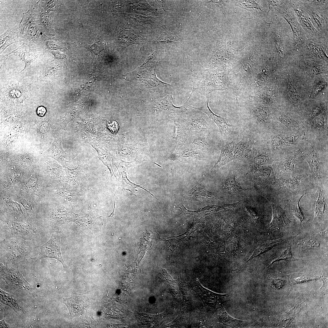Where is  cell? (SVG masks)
Wrapping results in <instances>:
<instances>
[{"label":"cell","mask_w":328,"mask_h":328,"mask_svg":"<svg viewBox=\"0 0 328 328\" xmlns=\"http://www.w3.org/2000/svg\"><path fill=\"white\" fill-rule=\"evenodd\" d=\"M272 22L269 25L271 47L280 63L289 56L298 53L294 46L292 31L286 20L277 12Z\"/></svg>","instance_id":"obj_1"},{"label":"cell","mask_w":328,"mask_h":328,"mask_svg":"<svg viewBox=\"0 0 328 328\" xmlns=\"http://www.w3.org/2000/svg\"><path fill=\"white\" fill-rule=\"evenodd\" d=\"M0 216V235H3L4 239L20 237L33 241L39 235L41 227L46 224L40 219Z\"/></svg>","instance_id":"obj_2"},{"label":"cell","mask_w":328,"mask_h":328,"mask_svg":"<svg viewBox=\"0 0 328 328\" xmlns=\"http://www.w3.org/2000/svg\"><path fill=\"white\" fill-rule=\"evenodd\" d=\"M308 137L301 149L305 160L310 167L313 183L316 186L319 184L328 185V159L324 158L323 142Z\"/></svg>","instance_id":"obj_3"},{"label":"cell","mask_w":328,"mask_h":328,"mask_svg":"<svg viewBox=\"0 0 328 328\" xmlns=\"http://www.w3.org/2000/svg\"><path fill=\"white\" fill-rule=\"evenodd\" d=\"M20 24V39L30 48L45 49V31L41 24L39 9L32 7L23 13Z\"/></svg>","instance_id":"obj_4"},{"label":"cell","mask_w":328,"mask_h":328,"mask_svg":"<svg viewBox=\"0 0 328 328\" xmlns=\"http://www.w3.org/2000/svg\"><path fill=\"white\" fill-rule=\"evenodd\" d=\"M53 195L40 201V216L45 223L50 227L53 231L62 225L70 222H75L76 214L60 202Z\"/></svg>","instance_id":"obj_5"},{"label":"cell","mask_w":328,"mask_h":328,"mask_svg":"<svg viewBox=\"0 0 328 328\" xmlns=\"http://www.w3.org/2000/svg\"><path fill=\"white\" fill-rule=\"evenodd\" d=\"M32 241L20 237L4 239L0 242V260L9 267H18L30 257L33 248Z\"/></svg>","instance_id":"obj_6"},{"label":"cell","mask_w":328,"mask_h":328,"mask_svg":"<svg viewBox=\"0 0 328 328\" xmlns=\"http://www.w3.org/2000/svg\"><path fill=\"white\" fill-rule=\"evenodd\" d=\"M59 185L50 179L44 172H30L25 176L13 189L32 195L41 201L54 195V189Z\"/></svg>","instance_id":"obj_7"},{"label":"cell","mask_w":328,"mask_h":328,"mask_svg":"<svg viewBox=\"0 0 328 328\" xmlns=\"http://www.w3.org/2000/svg\"><path fill=\"white\" fill-rule=\"evenodd\" d=\"M273 185L283 195L284 199L288 200L294 196L306 195L313 187L310 174L307 173L295 174L285 178H276Z\"/></svg>","instance_id":"obj_8"},{"label":"cell","mask_w":328,"mask_h":328,"mask_svg":"<svg viewBox=\"0 0 328 328\" xmlns=\"http://www.w3.org/2000/svg\"><path fill=\"white\" fill-rule=\"evenodd\" d=\"M188 110L179 114V116L184 124L190 135L196 134L209 135L218 132L210 121L205 116L204 113L196 110L188 104Z\"/></svg>","instance_id":"obj_9"},{"label":"cell","mask_w":328,"mask_h":328,"mask_svg":"<svg viewBox=\"0 0 328 328\" xmlns=\"http://www.w3.org/2000/svg\"><path fill=\"white\" fill-rule=\"evenodd\" d=\"M305 160L301 148L286 152L274 160L272 166L276 178H285L293 176L295 165Z\"/></svg>","instance_id":"obj_10"},{"label":"cell","mask_w":328,"mask_h":328,"mask_svg":"<svg viewBox=\"0 0 328 328\" xmlns=\"http://www.w3.org/2000/svg\"><path fill=\"white\" fill-rule=\"evenodd\" d=\"M301 1L315 29L322 38L328 40V5H315Z\"/></svg>","instance_id":"obj_11"},{"label":"cell","mask_w":328,"mask_h":328,"mask_svg":"<svg viewBox=\"0 0 328 328\" xmlns=\"http://www.w3.org/2000/svg\"><path fill=\"white\" fill-rule=\"evenodd\" d=\"M191 290L199 296L203 302L207 312L213 315L220 305L229 300L227 294H219L203 286L197 279L190 284Z\"/></svg>","instance_id":"obj_12"},{"label":"cell","mask_w":328,"mask_h":328,"mask_svg":"<svg viewBox=\"0 0 328 328\" xmlns=\"http://www.w3.org/2000/svg\"><path fill=\"white\" fill-rule=\"evenodd\" d=\"M60 238V232L57 230L53 231L50 239L43 246L39 255L35 257H30L26 261L35 264L38 263L42 258H53L61 263L64 269H67L68 267L64 261L61 252Z\"/></svg>","instance_id":"obj_13"},{"label":"cell","mask_w":328,"mask_h":328,"mask_svg":"<svg viewBox=\"0 0 328 328\" xmlns=\"http://www.w3.org/2000/svg\"><path fill=\"white\" fill-rule=\"evenodd\" d=\"M220 73H210L204 71L197 74L192 80L193 87L198 90L201 95H207L214 90H220L223 86V76Z\"/></svg>","instance_id":"obj_14"},{"label":"cell","mask_w":328,"mask_h":328,"mask_svg":"<svg viewBox=\"0 0 328 328\" xmlns=\"http://www.w3.org/2000/svg\"><path fill=\"white\" fill-rule=\"evenodd\" d=\"M277 12L289 25L292 32L294 46L296 49L299 51L307 38L288 0L286 4Z\"/></svg>","instance_id":"obj_15"},{"label":"cell","mask_w":328,"mask_h":328,"mask_svg":"<svg viewBox=\"0 0 328 328\" xmlns=\"http://www.w3.org/2000/svg\"><path fill=\"white\" fill-rule=\"evenodd\" d=\"M288 1L307 39L328 44V40L322 38L313 26L309 15L303 8L301 0Z\"/></svg>","instance_id":"obj_16"},{"label":"cell","mask_w":328,"mask_h":328,"mask_svg":"<svg viewBox=\"0 0 328 328\" xmlns=\"http://www.w3.org/2000/svg\"><path fill=\"white\" fill-rule=\"evenodd\" d=\"M316 193L311 197L312 209L314 213L313 222H322L328 219V185L320 184L316 185Z\"/></svg>","instance_id":"obj_17"},{"label":"cell","mask_w":328,"mask_h":328,"mask_svg":"<svg viewBox=\"0 0 328 328\" xmlns=\"http://www.w3.org/2000/svg\"><path fill=\"white\" fill-rule=\"evenodd\" d=\"M11 194L12 199L21 205L29 217L33 219H41L40 200L39 198L14 189Z\"/></svg>","instance_id":"obj_18"},{"label":"cell","mask_w":328,"mask_h":328,"mask_svg":"<svg viewBox=\"0 0 328 328\" xmlns=\"http://www.w3.org/2000/svg\"><path fill=\"white\" fill-rule=\"evenodd\" d=\"M276 118L272 121V129L289 133L307 131V126L302 119L282 113Z\"/></svg>","instance_id":"obj_19"},{"label":"cell","mask_w":328,"mask_h":328,"mask_svg":"<svg viewBox=\"0 0 328 328\" xmlns=\"http://www.w3.org/2000/svg\"><path fill=\"white\" fill-rule=\"evenodd\" d=\"M0 277L8 285L24 289L32 295L33 289L20 273L18 267H9L7 262L0 260Z\"/></svg>","instance_id":"obj_20"},{"label":"cell","mask_w":328,"mask_h":328,"mask_svg":"<svg viewBox=\"0 0 328 328\" xmlns=\"http://www.w3.org/2000/svg\"><path fill=\"white\" fill-rule=\"evenodd\" d=\"M173 160H177L184 163H192L203 161L207 159V154L186 144L173 150L169 157Z\"/></svg>","instance_id":"obj_21"},{"label":"cell","mask_w":328,"mask_h":328,"mask_svg":"<svg viewBox=\"0 0 328 328\" xmlns=\"http://www.w3.org/2000/svg\"><path fill=\"white\" fill-rule=\"evenodd\" d=\"M192 108L196 110L202 112L208 115L210 119L216 124L220 134V143L223 145L229 139L233 130V126L228 123L222 117L217 115L213 112L208 105V100L201 107Z\"/></svg>","instance_id":"obj_22"},{"label":"cell","mask_w":328,"mask_h":328,"mask_svg":"<svg viewBox=\"0 0 328 328\" xmlns=\"http://www.w3.org/2000/svg\"><path fill=\"white\" fill-rule=\"evenodd\" d=\"M164 280L168 285L173 296L179 304L187 301L189 285L181 275L176 280H173L167 274L163 276Z\"/></svg>","instance_id":"obj_23"},{"label":"cell","mask_w":328,"mask_h":328,"mask_svg":"<svg viewBox=\"0 0 328 328\" xmlns=\"http://www.w3.org/2000/svg\"><path fill=\"white\" fill-rule=\"evenodd\" d=\"M193 92H192L186 101L181 106H175L173 102L172 93L168 94L163 97L157 99L154 103V108L156 112L161 115L168 116L171 114H181L189 110L187 102Z\"/></svg>","instance_id":"obj_24"},{"label":"cell","mask_w":328,"mask_h":328,"mask_svg":"<svg viewBox=\"0 0 328 328\" xmlns=\"http://www.w3.org/2000/svg\"><path fill=\"white\" fill-rule=\"evenodd\" d=\"M22 208L20 204L12 199L11 193L0 194V215L21 219L29 217Z\"/></svg>","instance_id":"obj_25"},{"label":"cell","mask_w":328,"mask_h":328,"mask_svg":"<svg viewBox=\"0 0 328 328\" xmlns=\"http://www.w3.org/2000/svg\"><path fill=\"white\" fill-rule=\"evenodd\" d=\"M266 197L270 203L273 211L272 220L268 225L269 228L272 230L282 228L293 223L287 217L278 197L267 196Z\"/></svg>","instance_id":"obj_26"},{"label":"cell","mask_w":328,"mask_h":328,"mask_svg":"<svg viewBox=\"0 0 328 328\" xmlns=\"http://www.w3.org/2000/svg\"><path fill=\"white\" fill-rule=\"evenodd\" d=\"M28 173L12 168L9 171L1 172L0 176V194H10L15 185Z\"/></svg>","instance_id":"obj_27"},{"label":"cell","mask_w":328,"mask_h":328,"mask_svg":"<svg viewBox=\"0 0 328 328\" xmlns=\"http://www.w3.org/2000/svg\"><path fill=\"white\" fill-rule=\"evenodd\" d=\"M248 157L250 160L251 171H253L262 167L272 166L274 158L268 149L258 150L252 148Z\"/></svg>","instance_id":"obj_28"},{"label":"cell","mask_w":328,"mask_h":328,"mask_svg":"<svg viewBox=\"0 0 328 328\" xmlns=\"http://www.w3.org/2000/svg\"><path fill=\"white\" fill-rule=\"evenodd\" d=\"M172 120L175 128L174 137L175 145L173 150V151L185 144L189 137L190 134L181 119L179 114H176L175 115L172 117Z\"/></svg>","instance_id":"obj_29"},{"label":"cell","mask_w":328,"mask_h":328,"mask_svg":"<svg viewBox=\"0 0 328 328\" xmlns=\"http://www.w3.org/2000/svg\"><path fill=\"white\" fill-rule=\"evenodd\" d=\"M328 44L307 39L299 53L311 54L321 59H327L326 52H328Z\"/></svg>","instance_id":"obj_30"},{"label":"cell","mask_w":328,"mask_h":328,"mask_svg":"<svg viewBox=\"0 0 328 328\" xmlns=\"http://www.w3.org/2000/svg\"><path fill=\"white\" fill-rule=\"evenodd\" d=\"M54 194L67 200L73 208L79 201L81 194L80 190L69 184L57 186L55 189Z\"/></svg>","instance_id":"obj_31"},{"label":"cell","mask_w":328,"mask_h":328,"mask_svg":"<svg viewBox=\"0 0 328 328\" xmlns=\"http://www.w3.org/2000/svg\"><path fill=\"white\" fill-rule=\"evenodd\" d=\"M254 173L256 181L263 189L269 185H273L276 176L272 166H266L252 171Z\"/></svg>","instance_id":"obj_32"},{"label":"cell","mask_w":328,"mask_h":328,"mask_svg":"<svg viewBox=\"0 0 328 328\" xmlns=\"http://www.w3.org/2000/svg\"><path fill=\"white\" fill-rule=\"evenodd\" d=\"M65 171L67 177L68 184L70 186L80 190L85 184L87 179L86 172L84 168L79 166L73 169L65 167Z\"/></svg>","instance_id":"obj_33"},{"label":"cell","mask_w":328,"mask_h":328,"mask_svg":"<svg viewBox=\"0 0 328 328\" xmlns=\"http://www.w3.org/2000/svg\"><path fill=\"white\" fill-rule=\"evenodd\" d=\"M185 144L193 147L207 154L211 150V146L209 135L203 134L190 135Z\"/></svg>","instance_id":"obj_34"},{"label":"cell","mask_w":328,"mask_h":328,"mask_svg":"<svg viewBox=\"0 0 328 328\" xmlns=\"http://www.w3.org/2000/svg\"><path fill=\"white\" fill-rule=\"evenodd\" d=\"M252 145L251 135H244L242 139L234 146V160L241 161L248 157L251 150Z\"/></svg>","instance_id":"obj_35"},{"label":"cell","mask_w":328,"mask_h":328,"mask_svg":"<svg viewBox=\"0 0 328 328\" xmlns=\"http://www.w3.org/2000/svg\"><path fill=\"white\" fill-rule=\"evenodd\" d=\"M213 315L218 322L231 327H241L246 324V322L231 317L224 309L222 304L219 306Z\"/></svg>","instance_id":"obj_36"},{"label":"cell","mask_w":328,"mask_h":328,"mask_svg":"<svg viewBox=\"0 0 328 328\" xmlns=\"http://www.w3.org/2000/svg\"><path fill=\"white\" fill-rule=\"evenodd\" d=\"M237 176L232 174L228 176L223 184V191L229 196H242L246 194L249 189L242 188L239 183L236 180Z\"/></svg>","instance_id":"obj_37"},{"label":"cell","mask_w":328,"mask_h":328,"mask_svg":"<svg viewBox=\"0 0 328 328\" xmlns=\"http://www.w3.org/2000/svg\"><path fill=\"white\" fill-rule=\"evenodd\" d=\"M304 195H299L292 197L289 200L285 207L290 215L301 223H306L308 220L306 218L300 208L299 203L302 198Z\"/></svg>","instance_id":"obj_38"},{"label":"cell","mask_w":328,"mask_h":328,"mask_svg":"<svg viewBox=\"0 0 328 328\" xmlns=\"http://www.w3.org/2000/svg\"><path fill=\"white\" fill-rule=\"evenodd\" d=\"M235 142H227L222 146L218 161L211 169L212 171L217 170L230 161L234 160V150Z\"/></svg>","instance_id":"obj_39"},{"label":"cell","mask_w":328,"mask_h":328,"mask_svg":"<svg viewBox=\"0 0 328 328\" xmlns=\"http://www.w3.org/2000/svg\"><path fill=\"white\" fill-rule=\"evenodd\" d=\"M20 24L8 29L0 36V50L1 54L8 46L15 43L20 42L19 37Z\"/></svg>","instance_id":"obj_40"},{"label":"cell","mask_w":328,"mask_h":328,"mask_svg":"<svg viewBox=\"0 0 328 328\" xmlns=\"http://www.w3.org/2000/svg\"><path fill=\"white\" fill-rule=\"evenodd\" d=\"M85 140L91 145L96 151L99 160L106 166L109 169L111 174L113 172L111 164V154L110 151L101 144L94 139L90 137H87Z\"/></svg>","instance_id":"obj_41"},{"label":"cell","mask_w":328,"mask_h":328,"mask_svg":"<svg viewBox=\"0 0 328 328\" xmlns=\"http://www.w3.org/2000/svg\"><path fill=\"white\" fill-rule=\"evenodd\" d=\"M68 308L72 319L74 317L82 314L84 307V303L82 298L77 295H73L69 298H64L62 300Z\"/></svg>","instance_id":"obj_42"},{"label":"cell","mask_w":328,"mask_h":328,"mask_svg":"<svg viewBox=\"0 0 328 328\" xmlns=\"http://www.w3.org/2000/svg\"><path fill=\"white\" fill-rule=\"evenodd\" d=\"M0 299L2 303L9 306L18 314L25 312L22 303L19 300L1 289Z\"/></svg>","instance_id":"obj_43"},{"label":"cell","mask_w":328,"mask_h":328,"mask_svg":"<svg viewBox=\"0 0 328 328\" xmlns=\"http://www.w3.org/2000/svg\"><path fill=\"white\" fill-rule=\"evenodd\" d=\"M180 310L177 317L168 326L178 327L181 326L189 313V306L187 302L180 303Z\"/></svg>","instance_id":"obj_44"},{"label":"cell","mask_w":328,"mask_h":328,"mask_svg":"<svg viewBox=\"0 0 328 328\" xmlns=\"http://www.w3.org/2000/svg\"><path fill=\"white\" fill-rule=\"evenodd\" d=\"M281 241L279 240L268 241L259 244L256 247L253 254L247 261L267 251L274 247L279 245Z\"/></svg>","instance_id":"obj_45"},{"label":"cell","mask_w":328,"mask_h":328,"mask_svg":"<svg viewBox=\"0 0 328 328\" xmlns=\"http://www.w3.org/2000/svg\"><path fill=\"white\" fill-rule=\"evenodd\" d=\"M39 10L40 21L43 28L45 31L52 35L53 32L52 27L53 13L41 11L39 9Z\"/></svg>","instance_id":"obj_46"},{"label":"cell","mask_w":328,"mask_h":328,"mask_svg":"<svg viewBox=\"0 0 328 328\" xmlns=\"http://www.w3.org/2000/svg\"><path fill=\"white\" fill-rule=\"evenodd\" d=\"M299 259L293 257L291 250V247H289L284 250L279 256L275 259L270 266H271L274 262L280 260H285L291 261H297Z\"/></svg>","instance_id":"obj_47"},{"label":"cell","mask_w":328,"mask_h":328,"mask_svg":"<svg viewBox=\"0 0 328 328\" xmlns=\"http://www.w3.org/2000/svg\"><path fill=\"white\" fill-rule=\"evenodd\" d=\"M298 245L303 248L306 249H315L319 248L320 244L319 242L313 239H304L299 241Z\"/></svg>","instance_id":"obj_48"},{"label":"cell","mask_w":328,"mask_h":328,"mask_svg":"<svg viewBox=\"0 0 328 328\" xmlns=\"http://www.w3.org/2000/svg\"><path fill=\"white\" fill-rule=\"evenodd\" d=\"M319 277H311L304 275H296L292 276L290 278V281L293 284H296L303 283L306 282L312 281L318 279Z\"/></svg>","instance_id":"obj_49"},{"label":"cell","mask_w":328,"mask_h":328,"mask_svg":"<svg viewBox=\"0 0 328 328\" xmlns=\"http://www.w3.org/2000/svg\"><path fill=\"white\" fill-rule=\"evenodd\" d=\"M268 3V9L266 16L270 11L277 12L285 4L287 0H267Z\"/></svg>","instance_id":"obj_50"},{"label":"cell","mask_w":328,"mask_h":328,"mask_svg":"<svg viewBox=\"0 0 328 328\" xmlns=\"http://www.w3.org/2000/svg\"><path fill=\"white\" fill-rule=\"evenodd\" d=\"M85 47L90 50L92 53H99L101 50V47L99 42H95L93 45H89L87 44L84 45Z\"/></svg>","instance_id":"obj_51"},{"label":"cell","mask_w":328,"mask_h":328,"mask_svg":"<svg viewBox=\"0 0 328 328\" xmlns=\"http://www.w3.org/2000/svg\"><path fill=\"white\" fill-rule=\"evenodd\" d=\"M305 2L312 5H328V0H305Z\"/></svg>","instance_id":"obj_52"},{"label":"cell","mask_w":328,"mask_h":328,"mask_svg":"<svg viewBox=\"0 0 328 328\" xmlns=\"http://www.w3.org/2000/svg\"><path fill=\"white\" fill-rule=\"evenodd\" d=\"M283 282L279 279L272 278L271 279V283L272 285L276 289H278L281 287L280 283H283Z\"/></svg>","instance_id":"obj_53"},{"label":"cell","mask_w":328,"mask_h":328,"mask_svg":"<svg viewBox=\"0 0 328 328\" xmlns=\"http://www.w3.org/2000/svg\"><path fill=\"white\" fill-rule=\"evenodd\" d=\"M50 52L56 58L58 59H63L66 57V56L64 54L59 51H52Z\"/></svg>","instance_id":"obj_54"},{"label":"cell","mask_w":328,"mask_h":328,"mask_svg":"<svg viewBox=\"0 0 328 328\" xmlns=\"http://www.w3.org/2000/svg\"><path fill=\"white\" fill-rule=\"evenodd\" d=\"M108 127L113 132H115L117 131L118 127L117 123L115 121H113L111 123L108 124Z\"/></svg>","instance_id":"obj_55"},{"label":"cell","mask_w":328,"mask_h":328,"mask_svg":"<svg viewBox=\"0 0 328 328\" xmlns=\"http://www.w3.org/2000/svg\"><path fill=\"white\" fill-rule=\"evenodd\" d=\"M46 112L45 108L43 107H39L37 109V113L38 115L40 116H43Z\"/></svg>","instance_id":"obj_56"},{"label":"cell","mask_w":328,"mask_h":328,"mask_svg":"<svg viewBox=\"0 0 328 328\" xmlns=\"http://www.w3.org/2000/svg\"><path fill=\"white\" fill-rule=\"evenodd\" d=\"M7 314L5 313H4V318L3 320L0 321V328H8L9 327V326L5 322V318Z\"/></svg>","instance_id":"obj_57"}]
</instances>
